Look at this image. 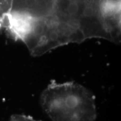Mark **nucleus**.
<instances>
[{
  "label": "nucleus",
  "mask_w": 121,
  "mask_h": 121,
  "mask_svg": "<svg viewBox=\"0 0 121 121\" xmlns=\"http://www.w3.org/2000/svg\"><path fill=\"white\" fill-rule=\"evenodd\" d=\"M40 103L52 121H95L97 116L94 95L73 81H51L40 95Z\"/></svg>",
  "instance_id": "1"
},
{
  "label": "nucleus",
  "mask_w": 121,
  "mask_h": 121,
  "mask_svg": "<svg viewBox=\"0 0 121 121\" xmlns=\"http://www.w3.org/2000/svg\"><path fill=\"white\" fill-rule=\"evenodd\" d=\"M86 39L79 30L54 16L44 19H29L20 40L33 56H40L51 50Z\"/></svg>",
  "instance_id": "2"
},
{
  "label": "nucleus",
  "mask_w": 121,
  "mask_h": 121,
  "mask_svg": "<svg viewBox=\"0 0 121 121\" xmlns=\"http://www.w3.org/2000/svg\"><path fill=\"white\" fill-rule=\"evenodd\" d=\"M105 0H56L53 16L82 33L85 39L101 38L112 42L102 16Z\"/></svg>",
  "instance_id": "3"
},
{
  "label": "nucleus",
  "mask_w": 121,
  "mask_h": 121,
  "mask_svg": "<svg viewBox=\"0 0 121 121\" xmlns=\"http://www.w3.org/2000/svg\"><path fill=\"white\" fill-rule=\"evenodd\" d=\"M56 0H11L8 16L40 19L53 16Z\"/></svg>",
  "instance_id": "4"
},
{
  "label": "nucleus",
  "mask_w": 121,
  "mask_h": 121,
  "mask_svg": "<svg viewBox=\"0 0 121 121\" xmlns=\"http://www.w3.org/2000/svg\"><path fill=\"white\" fill-rule=\"evenodd\" d=\"M11 6V0H0V29L4 26Z\"/></svg>",
  "instance_id": "5"
},
{
  "label": "nucleus",
  "mask_w": 121,
  "mask_h": 121,
  "mask_svg": "<svg viewBox=\"0 0 121 121\" xmlns=\"http://www.w3.org/2000/svg\"><path fill=\"white\" fill-rule=\"evenodd\" d=\"M10 121H40L35 119L30 116L22 114H15L12 116Z\"/></svg>",
  "instance_id": "6"
}]
</instances>
